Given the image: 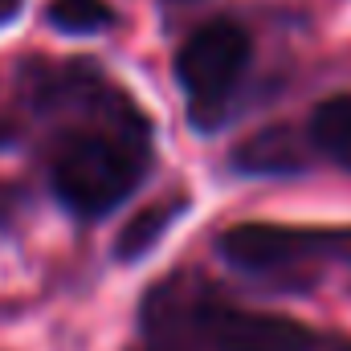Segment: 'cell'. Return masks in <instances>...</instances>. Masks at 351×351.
Returning <instances> with one entry per match:
<instances>
[{
	"instance_id": "obj_1",
	"label": "cell",
	"mask_w": 351,
	"mask_h": 351,
	"mask_svg": "<svg viewBox=\"0 0 351 351\" xmlns=\"http://www.w3.org/2000/svg\"><path fill=\"white\" fill-rule=\"evenodd\" d=\"M53 192L58 200L78 217H102L114 204H123L135 184L143 180V152L131 139L78 131L62 139L53 156Z\"/></svg>"
},
{
	"instance_id": "obj_2",
	"label": "cell",
	"mask_w": 351,
	"mask_h": 351,
	"mask_svg": "<svg viewBox=\"0 0 351 351\" xmlns=\"http://www.w3.org/2000/svg\"><path fill=\"white\" fill-rule=\"evenodd\" d=\"M250 66V33L233 21L200 25L176 53V78L188 94L192 114L221 106Z\"/></svg>"
},
{
	"instance_id": "obj_3",
	"label": "cell",
	"mask_w": 351,
	"mask_h": 351,
	"mask_svg": "<svg viewBox=\"0 0 351 351\" xmlns=\"http://www.w3.org/2000/svg\"><path fill=\"white\" fill-rule=\"evenodd\" d=\"M331 245L327 233L298 229V225H274V221H241L221 233V258L237 269H278V265L302 262L311 254H323Z\"/></svg>"
},
{
	"instance_id": "obj_4",
	"label": "cell",
	"mask_w": 351,
	"mask_h": 351,
	"mask_svg": "<svg viewBox=\"0 0 351 351\" xmlns=\"http://www.w3.org/2000/svg\"><path fill=\"white\" fill-rule=\"evenodd\" d=\"M204 331L217 351H311L315 335L282 315H258V311H229L217 306L204 315Z\"/></svg>"
},
{
	"instance_id": "obj_5",
	"label": "cell",
	"mask_w": 351,
	"mask_h": 351,
	"mask_svg": "<svg viewBox=\"0 0 351 351\" xmlns=\"http://www.w3.org/2000/svg\"><path fill=\"white\" fill-rule=\"evenodd\" d=\"M233 164L250 176H290V172L302 168V143L294 139V131L269 127V131L250 135V139L237 147Z\"/></svg>"
},
{
	"instance_id": "obj_6",
	"label": "cell",
	"mask_w": 351,
	"mask_h": 351,
	"mask_svg": "<svg viewBox=\"0 0 351 351\" xmlns=\"http://www.w3.org/2000/svg\"><path fill=\"white\" fill-rule=\"evenodd\" d=\"M311 143L351 172V94L323 98L311 114Z\"/></svg>"
},
{
	"instance_id": "obj_7",
	"label": "cell",
	"mask_w": 351,
	"mask_h": 351,
	"mask_svg": "<svg viewBox=\"0 0 351 351\" xmlns=\"http://www.w3.org/2000/svg\"><path fill=\"white\" fill-rule=\"evenodd\" d=\"M180 213H184V200H168V204H147V208H139V213L123 225L114 254H119L123 262H135V258L152 254V250L160 245V237L180 221Z\"/></svg>"
},
{
	"instance_id": "obj_8",
	"label": "cell",
	"mask_w": 351,
	"mask_h": 351,
	"mask_svg": "<svg viewBox=\"0 0 351 351\" xmlns=\"http://www.w3.org/2000/svg\"><path fill=\"white\" fill-rule=\"evenodd\" d=\"M49 25L62 33H102L114 25V8L106 0H49Z\"/></svg>"
},
{
	"instance_id": "obj_9",
	"label": "cell",
	"mask_w": 351,
	"mask_h": 351,
	"mask_svg": "<svg viewBox=\"0 0 351 351\" xmlns=\"http://www.w3.org/2000/svg\"><path fill=\"white\" fill-rule=\"evenodd\" d=\"M21 4H25V0H0V25H8V21L21 12Z\"/></svg>"
}]
</instances>
